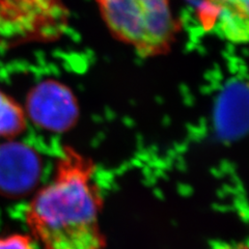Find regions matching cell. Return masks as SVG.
I'll return each instance as SVG.
<instances>
[{
	"instance_id": "8992f818",
	"label": "cell",
	"mask_w": 249,
	"mask_h": 249,
	"mask_svg": "<svg viewBox=\"0 0 249 249\" xmlns=\"http://www.w3.org/2000/svg\"><path fill=\"white\" fill-rule=\"evenodd\" d=\"M202 25L223 40L249 44V0H199Z\"/></svg>"
},
{
	"instance_id": "6da1fadb",
	"label": "cell",
	"mask_w": 249,
	"mask_h": 249,
	"mask_svg": "<svg viewBox=\"0 0 249 249\" xmlns=\"http://www.w3.org/2000/svg\"><path fill=\"white\" fill-rule=\"evenodd\" d=\"M95 170L92 160L73 147L62 150L52 180L25 212L27 227L44 249H106L104 199Z\"/></svg>"
},
{
	"instance_id": "7a4b0ae2",
	"label": "cell",
	"mask_w": 249,
	"mask_h": 249,
	"mask_svg": "<svg viewBox=\"0 0 249 249\" xmlns=\"http://www.w3.org/2000/svg\"><path fill=\"white\" fill-rule=\"evenodd\" d=\"M109 31L143 58L171 49L178 23L170 0H96Z\"/></svg>"
},
{
	"instance_id": "277c9868",
	"label": "cell",
	"mask_w": 249,
	"mask_h": 249,
	"mask_svg": "<svg viewBox=\"0 0 249 249\" xmlns=\"http://www.w3.org/2000/svg\"><path fill=\"white\" fill-rule=\"evenodd\" d=\"M25 112L36 126L54 133L72 129L79 118V107L72 90L55 80L40 82L29 90Z\"/></svg>"
},
{
	"instance_id": "ba28073f",
	"label": "cell",
	"mask_w": 249,
	"mask_h": 249,
	"mask_svg": "<svg viewBox=\"0 0 249 249\" xmlns=\"http://www.w3.org/2000/svg\"><path fill=\"white\" fill-rule=\"evenodd\" d=\"M0 249H35L33 238L24 233L0 237Z\"/></svg>"
},
{
	"instance_id": "52a82bcc",
	"label": "cell",
	"mask_w": 249,
	"mask_h": 249,
	"mask_svg": "<svg viewBox=\"0 0 249 249\" xmlns=\"http://www.w3.org/2000/svg\"><path fill=\"white\" fill-rule=\"evenodd\" d=\"M27 124L25 109L4 91L0 90V138H15Z\"/></svg>"
},
{
	"instance_id": "3957f363",
	"label": "cell",
	"mask_w": 249,
	"mask_h": 249,
	"mask_svg": "<svg viewBox=\"0 0 249 249\" xmlns=\"http://www.w3.org/2000/svg\"><path fill=\"white\" fill-rule=\"evenodd\" d=\"M68 23L61 0H0V47L54 42L65 34Z\"/></svg>"
},
{
	"instance_id": "9c48e42d",
	"label": "cell",
	"mask_w": 249,
	"mask_h": 249,
	"mask_svg": "<svg viewBox=\"0 0 249 249\" xmlns=\"http://www.w3.org/2000/svg\"><path fill=\"white\" fill-rule=\"evenodd\" d=\"M213 249H249V242H224L217 244Z\"/></svg>"
},
{
	"instance_id": "5b68a950",
	"label": "cell",
	"mask_w": 249,
	"mask_h": 249,
	"mask_svg": "<svg viewBox=\"0 0 249 249\" xmlns=\"http://www.w3.org/2000/svg\"><path fill=\"white\" fill-rule=\"evenodd\" d=\"M43 163L27 144L9 142L0 144V196L20 198L36 189L42 177Z\"/></svg>"
}]
</instances>
